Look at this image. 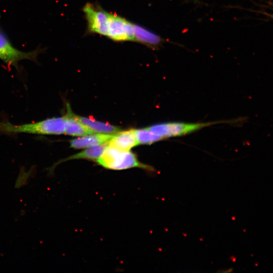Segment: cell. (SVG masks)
Returning <instances> with one entry per match:
<instances>
[{
    "label": "cell",
    "instance_id": "cell-1",
    "mask_svg": "<svg viewBox=\"0 0 273 273\" xmlns=\"http://www.w3.org/2000/svg\"><path fill=\"white\" fill-rule=\"evenodd\" d=\"M65 117H53L39 121L14 124L7 121L0 122V133L10 135L28 133L40 135L65 134Z\"/></svg>",
    "mask_w": 273,
    "mask_h": 273
},
{
    "label": "cell",
    "instance_id": "cell-2",
    "mask_svg": "<svg viewBox=\"0 0 273 273\" xmlns=\"http://www.w3.org/2000/svg\"><path fill=\"white\" fill-rule=\"evenodd\" d=\"M96 161L103 167L111 170H121L136 167L150 171L155 170L151 166L140 162L136 155L130 151H120L108 146Z\"/></svg>",
    "mask_w": 273,
    "mask_h": 273
},
{
    "label": "cell",
    "instance_id": "cell-3",
    "mask_svg": "<svg viewBox=\"0 0 273 273\" xmlns=\"http://www.w3.org/2000/svg\"><path fill=\"white\" fill-rule=\"evenodd\" d=\"M46 50V48L40 47L29 52H24L17 49L0 26V60L8 67L13 66L19 69V63L24 60L37 63L38 56Z\"/></svg>",
    "mask_w": 273,
    "mask_h": 273
},
{
    "label": "cell",
    "instance_id": "cell-4",
    "mask_svg": "<svg viewBox=\"0 0 273 273\" xmlns=\"http://www.w3.org/2000/svg\"><path fill=\"white\" fill-rule=\"evenodd\" d=\"M220 122L221 121L203 123L171 122L154 124L147 128L155 133L160 135L165 139L170 137L185 135L205 127Z\"/></svg>",
    "mask_w": 273,
    "mask_h": 273
},
{
    "label": "cell",
    "instance_id": "cell-5",
    "mask_svg": "<svg viewBox=\"0 0 273 273\" xmlns=\"http://www.w3.org/2000/svg\"><path fill=\"white\" fill-rule=\"evenodd\" d=\"M87 31L93 34L107 36L110 13L99 6L87 3L83 7Z\"/></svg>",
    "mask_w": 273,
    "mask_h": 273
},
{
    "label": "cell",
    "instance_id": "cell-6",
    "mask_svg": "<svg viewBox=\"0 0 273 273\" xmlns=\"http://www.w3.org/2000/svg\"><path fill=\"white\" fill-rule=\"evenodd\" d=\"M107 37L115 41H134L133 23L125 18L110 13Z\"/></svg>",
    "mask_w": 273,
    "mask_h": 273
},
{
    "label": "cell",
    "instance_id": "cell-7",
    "mask_svg": "<svg viewBox=\"0 0 273 273\" xmlns=\"http://www.w3.org/2000/svg\"><path fill=\"white\" fill-rule=\"evenodd\" d=\"M108 145L102 144L88 147L84 150L70 156L67 158L59 160L55 163L52 166L46 169L48 171V175L50 176L54 175V171L55 168L62 163L74 159H87L96 161L104 153L107 148Z\"/></svg>",
    "mask_w": 273,
    "mask_h": 273
},
{
    "label": "cell",
    "instance_id": "cell-8",
    "mask_svg": "<svg viewBox=\"0 0 273 273\" xmlns=\"http://www.w3.org/2000/svg\"><path fill=\"white\" fill-rule=\"evenodd\" d=\"M67 112L65 117V134L72 136H83L94 133L87 126L82 124L72 111L69 104H66Z\"/></svg>",
    "mask_w": 273,
    "mask_h": 273
},
{
    "label": "cell",
    "instance_id": "cell-9",
    "mask_svg": "<svg viewBox=\"0 0 273 273\" xmlns=\"http://www.w3.org/2000/svg\"><path fill=\"white\" fill-rule=\"evenodd\" d=\"M134 130L130 129L114 133L107 142L108 146L120 151H129L132 148L139 144L135 137Z\"/></svg>",
    "mask_w": 273,
    "mask_h": 273
},
{
    "label": "cell",
    "instance_id": "cell-10",
    "mask_svg": "<svg viewBox=\"0 0 273 273\" xmlns=\"http://www.w3.org/2000/svg\"><path fill=\"white\" fill-rule=\"evenodd\" d=\"M133 31L134 41L151 49H159L166 41L160 35L136 24H133Z\"/></svg>",
    "mask_w": 273,
    "mask_h": 273
},
{
    "label": "cell",
    "instance_id": "cell-11",
    "mask_svg": "<svg viewBox=\"0 0 273 273\" xmlns=\"http://www.w3.org/2000/svg\"><path fill=\"white\" fill-rule=\"evenodd\" d=\"M113 134L98 133L85 135L84 136L71 140L70 141V147L78 149L107 143Z\"/></svg>",
    "mask_w": 273,
    "mask_h": 273
},
{
    "label": "cell",
    "instance_id": "cell-12",
    "mask_svg": "<svg viewBox=\"0 0 273 273\" xmlns=\"http://www.w3.org/2000/svg\"><path fill=\"white\" fill-rule=\"evenodd\" d=\"M77 119L93 132L101 133H115L120 129L119 127L107 123L97 121L92 117H85L77 115Z\"/></svg>",
    "mask_w": 273,
    "mask_h": 273
},
{
    "label": "cell",
    "instance_id": "cell-13",
    "mask_svg": "<svg viewBox=\"0 0 273 273\" xmlns=\"http://www.w3.org/2000/svg\"><path fill=\"white\" fill-rule=\"evenodd\" d=\"M134 132L139 144H152L164 139L160 135L153 132L147 128L135 129Z\"/></svg>",
    "mask_w": 273,
    "mask_h": 273
},
{
    "label": "cell",
    "instance_id": "cell-14",
    "mask_svg": "<svg viewBox=\"0 0 273 273\" xmlns=\"http://www.w3.org/2000/svg\"><path fill=\"white\" fill-rule=\"evenodd\" d=\"M233 271V269L232 268H227L223 270H220L218 271L219 272H222V273H228V272H231Z\"/></svg>",
    "mask_w": 273,
    "mask_h": 273
}]
</instances>
